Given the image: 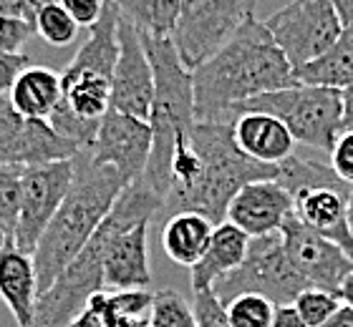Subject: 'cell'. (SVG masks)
Segmentation results:
<instances>
[{"mask_svg":"<svg viewBox=\"0 0 353 327\" xmlns=\"http://www.w3.org/2000/svg\"><path fill=\"white\" fill-rule=\"evenodd\" d=\"M192 78L197 121H235L240 103L298 83L295 68L258 18H252L222 51L194 68Z\"/></svg>","mask_w":353,"mask_h":327,"instance_id":"6da1fadb","label":"cell"},{"mask_svg":"<svg viewBox=\"0 0 353 327\" xmlns=\"http://www.w3.org/2000/svg\"><path fill=\"white\" fill-rule=\"evenodd\" d=\"M74 164V187L33 252L41 295L59 279L61 272L79 257V252L88 242L94 240L103 219L109 217L119 196L129 187L117 169L96 164L88 156V151L79 154Z\"/></svg>","mask_w":353,"mask_h":327,"instance_id":"7a4b0ae2","label":"cell"},{"mask_svg":"<svg viewBox=\"0 0 353 327\" xmlns=\"http://www.w3.org/2000/svg\"><path fill=\"white\" fill-rule=\"evenodd\" d=\"M235 121H194L190 144L202 159V171L190 189L164 202L159 217L162 224L174 214L194 211L217 226L228 219L230 204L243 187L278 179V167L252 159L237 146Z\"/></svg>","mask_w":353,"mask_h":327,"instance_id":"3957f363","label":"cell"},{"mask_svg":"<svg viewBox=\"0 0 353 327\" xmlns=\"http://www.w3.org/2000/svg\"><path fill=\"white\" fill-rule=\"evenodd\" d=\"M141 36H144V45H147L152 68H154V106L149 116L154 144H152V156H149L141 182L164 202L170 194V169L176 146L190 138L192 126L197 121L194 78L179 59L172 36L154 38L147 33Z\"/></svg>","mask_w":353,"mask_h":327,"instance_id":"277c9868","label":"cell"},{"mask_svg":"<svg viewBox=\"0 0 353 327\" xmlns=\"http://www.w3.org/2000/svg\"><path fill=\"white\" fill-rule=\"evenodd\" d=\"M119 59V10L106 0V13L88 30L86 43L61 73L68 109L83 121H101L111 111V81Z\"/></svg>","mask_w":353,"mask_h":327,"instance_id":"5b68a950","label":"cell"},{"mask_svg":"<svg viewBox=\"0 0 353 327\" xmlns=\"http://www.w3.org/2000/svg\"><path fill=\"white\" fill-rule=\"evenodd\" d=\"M245 111H260L280 118L293 134L298 144L331 151L339 136L346 131L343 126V96L336 88L295 83L272 94H260L250 101L240 103L235 116Z\"/></svg>","mask_w":353,"mask_h":327,"instance_id":"8992f818","label":"cell"},{"mask_svg":"<svg viewBox=\"0 0 353 327\" xmlns=\"http://www.w3.org/2000/svg\"><path fill=\"white\" fill-rule=\"evenodd\" d=\"M222 305L232 302L240 295H260L272 305H293L301 292L308 290V282L293 267L285 252L283 232L250 240L248 257L235 272L222 277L212 287Z\"/></svg>","mask_w":353,"mask_h":327,"instance_id":"52a82bcc","label":"cell"},{"mask_svg":"<svg viewBox=\"0 0 353 327\" xmlns=\"http://www.w3.org/2000/svg\"><path fill=\"white\" fill-rule=\"evenodd\" d=\"M258 0H182L172 33L182 63L194 71L255 18Z\"/></svg>","mask_w":353,"mask_h":327,"instance_id":"ba28073f","label":"cell"},{"mask_svg":"<svg viewBox=\"0 0 353 327\" xmlns=\"http://www.w3.org/2000/svg\"><path fill=\"white\" fill-rule=\"evenodd\" d=\"M111 234H114V226L106 217L99 232L94 234V240L88 242L79 252V257L61 272L59 279L38 297L33 327H66L99 292H103L106 287L103 260H106Z\"/></svg>","mask_w":353,"mask_h":327,"instance_id":"9c48e42d","label":"cell"},{"mask_svg":"<svg viewBox=\"0 0 353 327\" xmlns=\"http://www.w3.org/2000/svg\"><path fill=\"white\" fill-rule=\"evenodd\" d=\"M263 23L295 71L331 51L346 28L333 0H293Z\"/></svg>","mask_w":353,"mask_h":327,"instance_id":"30bf717a","label":"cell"},{"mask_svg":"<svg viewBox=\"0 0 353 327\" xmlns=\"http://www.w3.org/2000/svg\"><path fill=\"white\" fill-rule=\"evenodd\" d=\"M83 149L61 136L48 118H28L13 109L10 98H0V164L46 167L56 161L76 159Z\"/></svg>","mask_w":353,"mask_h":327,"instance_id":"8fae6325","label":"cell"},{"mask_svg":"<svg viewBox=\"0 0 353 327\" xmlns=\"http://www.w3.org/2000/svg\"><path fill=\"white\" fill-rule=\"evenodd\" d=\"M76 164L74 159L30 167L23 171V207L13 242L15 247L33 255L41 237L53 222L61 204L66 202L68 191L74 187Z\"/></svg>","mask_w":353,"mask_h":327,"instance_id":"7c38bea8","label":"cell"},{"mask_svg":"<svg viewBox=\"0 0 353 327\" xmlns=\"http://www.w3.org/2000/svg\"><path fill=\"white\" fill-rule=\"evenodd\" d=\"M152 144H154V134L149 121L111 109L101 118L91 146L83 151H88L96 164L117 169L126 179V184H137L144 179L149 156H152Z\"/></svg>","mask_w":353,"mask_h":327,"instance_id":"4fadbf2b","label":"cell"},{"mask_svg":"<svg viewBox=\"0 0 353 327\" xmlns=\"http://www.w3.org/2000/svg\"><path fill=\"white\" fill-rule=\"evenodd\" d=\"M154 106V68L139 28L119 15V59L111 81V109L149 121Z\"/></svg>","mask_w":353,"mask_h":327,"instance_id":"5bb4252c","label":"cell"},{"mask_svg":"<svg viewBox=\"0 0 353 327\" xmlns=\"http://www.w3.org/2000/svg\"><path fill=\"white\" fill-rule=\"evenodd\" d=\"M283 242L293 267L301 272L308 287L341 295L346 277L353 272V260L346 255V249L308 229L295 214L283 226Z\"/></svg>","mask_w":353,"mask_h":327,"instance_id":"9a60e30c","label":"cell"},{"mask_svg":"<svg viewBox=\"0 0 353 327\" xmlns=\"http://www.w3.org/2000/svg\"><path fill=\"white\" fill-rule=\"evenodd\" d=\"M293 214L295 207L290 191L275 179H263L237 191L228 209V222L240 226L250 240H258L283 232Z\"/></svg>","mask_w":353,"mask_h":327,"instance_id":"2e32d148","label":"cell"},{"mask_svg":"<svg viewBox=\"0 0 353 327\" xmlns=\"http://www.w3.org/2000/svg\"><path fill=\"white\" fill-rule=\"evenodd\" d=\"M353 187H316L293 194L295 217L325 240L336 242L353 260V234L348 226V196Z\"/></svg>","mask_w":353,"mask_h":327,"instance_id":"e0dca14e","label":"cell"},{"mask_svg":"<svg viewBox=\"0 0 353 327\" xmlns=\"http://www.w3.org/2000/svg\"><path fill=\"white\" fill-rule=\"evenodd\" d=\"M38 297L41 287L33 255L15 247L13 240H6L0 247V299L6 302L18 327L36 325Z\"/></svg>","mask_w":353,"mask_h":327,"instance_id":"ac0fdd59","label":"cell"},{"mask_svg":"<svg viewBox=\"0 0 353 327\" xmlns=\"http://www.w3.org/2000/svg\"><path fill=\"white\" fill-rule=\"evenodd\" d=\"M235 141L248 156L278 167L295 154L293 134L280 118L260 111H245L235 121Z\"/></svg>","mask_w":353,"mask_h":327,"instance_id":"d6986e66","label":"cell"},{"mask_svg":"<svg viewBox=\"0 0 353 327\" xmlns=\"http://www.w3.org/2000/svg\"><path fill=\"white\" fill-rule=\"evenodd\" d=\"M248 249H250V237L240 226H235L228 219L214 226L205 257L190 269L192 292L210 290V287L220 282L222 277L235 272L245 262V257H248Z\"/></svg>","mask_w":353,"mask_h":327,"instance_id":"ffe728a7","label":"cell"},{"mask_svg":"<svg viewBox=\"0 0 353 327\" xmlns=\"http://www.w3.org/2000/svg\"><path fill=\"white\" fill-rule=\"evenodd\" d=\"M13 109L28 118H51L63 98L61 76L48 65H28L8 94Z\"/></svg>","mask_w":353,"mask_h":327,"instance_id":"44dd1931","label":"cell"},{"mask_svg":"<svg viewBox=\"0 0 353 327\" xmlns=\"http://www.w3.org/2000/svg\"><path fill=\"white\" fill-rule=\"evenodd\" d=\"M212 232L214 224L207 217L194 211H182L162 224V247L172 262L192 269L205 257Z\"/></svg>","mask_w":353,"mask_h":327,"instance_id":"7402d4cb","label":"cell"},{"mask_svg":"<svg viewBox=\"0 0 353 327\" xmlns=\"http://www.w3.org/2000/svg\"><path fill=\"white\" fill-rule=\"evenodd\" d=\"M298 83L308 86H325L336 91H346L353 86V23L343 28L341 38L313 63L295 71Z\"/></svg>","mask_w":353,"mask_h":327,"instance_id":"603a6c76","label":"cell"},{"mask_svg":"<svg viewBox=\"0 0 353 327\" xmlns=\"http://www.w3.org/2000/svg\"><path fill=\"white\" fill-rule=\"evenodd\" d=\"M119 15L134 28L154 38H167L174 33L182 0H109Z\"/></svg>","mask_w":353,"mask_h":327,"instance_id":"cb8c5ba5","label":"cell"},{"mask_svg":"<svg viewBox=\"0 0 353 327\" xmlns=\"http://www.w3.org/2000/svg\"><path fill=\"white\" fill-rule=\"evenodd\" d=\"M290 196L303 189H316V187H346V182L333 171L331 164H323L318 159H305L301 154H293L290 159L278 164V179ZM351 187V184H348Z\"/></svg>","mask_w":353,"mask_h":327,"instance_id":"d4e9b609","label":"cell"},{"mask_svg":"<svg viewBox=\"0 0 353 327\" xmlns=\"http://www.w3.org/2000/svg\"><path fill=\"white\" fill-rule=\"evenodd\" d=\"M23 167L0 164V234L13 240L23 207Z\"/></svg>","mask_w":353,"mask_h":327,"instance_id":"484cf974","label":"cell"},{"mask_svg":"<svg viewBox=\"0 0 353 327\" xmlns=\"http://www.w3.org/2000/svg\"><path fill=\"white\" fill-rule=\"evenodd\" d=\"M149 327H197V317L192 305L176 290L154 292V305L149 315Z\"/></svg>","mask_w":353,"mask_h":327,"instance_id":"4316f807","label":"cell"},{"mask_svg":"<svg viewBox=\"0 0 353 327\" xmlns=\"http://www.w3.org/2000/svg\"><path fill=\"white\" fill-rule=\"evenodd\" d=\"M36 33L43 38L46 43L53 48H63V45L74 43L79 36V23L66 13V8L61 6H48L36 15Z\"/></svg>","mask_w":353,"mask_h":327,"instance_id":"83f0119b","label":"cell"},{"mask_svg":"<svg viewBox=\"0 0 353 327\" xmlns=\"http://www.w3.org/2000/svg\"><path fill=\"white\" fill-rule=\"evenodd\" d=\"M225 307L230 327H272L275 305L260 295H240Z\"/></svg>","mask_w":353,"mask_h":327,"instance_id":"f1b7e54d","label":"cell"},{"mask_svg":"<svg viewBox=\"0 0 353 327\" xmlns=\"http://www.w3.org/2000/svg\"><path fill=\"white\" fill-rule=\"evenodd\" d=\"M293 305H295V310L301 313L303 320H305V325L321 327L343 307V299H341V295H336V292L308 287L305 292L298 295V299H295Z\"/></svg>","mask_w":353,"mask_h":327,"instance_id":"f546056e","label":"cell"},{"mask_svg":"<svg viewBox=\"0 0 353 327\" xmlns=\"http://www.w3.org/2000/svg\"><path fill=\"white\" fill-rule=\"evenodd\" d=\"M154 295L147 290H119L106 297V315L117 317H149Z\"/></svg>","mask_w":353,"mask_h":327,"instance_id":"4dcf8cb0","label":"cell"},{"mask_svg":"<svg viewBox=\"0 0 353 327\" xmlns=\"http://www.w3.org/2000/svg\"><path fill=\"white\" fill-rule=\"evenodd\" d=\"M192 310L197 317V327H230L228 307L222 305L212 287L192 292Z\"/></svg>","mask_w":353,"mask_h":327,"instance_id":"1f68e13d","label":"cell"},{"mask_svg":"<svg viewBox=\"0 0 353 327\" xmlns=\"http://www.w3.org/2000/svg\"><path fill=\"white\" fill-rule=\"evenodd\" d=\"M36 25L23 18H0V53H23Z\"/></svg>","mask_w":353,"mask_h":327,"instance_id":"d6a6232c","label":"cell"},{"mask_svg":"<svg viewBox=\"0 0 353 327\" xmlns=\"http://www.w3.org/2000/svg\"><path fill=\"white\" fill-rule=\"evenodd\" d=\"M66 13L79 23V28H94L106 13V0H61Z\"/></svg>","mask_w":353,"mask_h":327,"instance_id":"836d02e7","label":"cell"},{"mask_svg":"<svg viewBox=\"0 0 353 327\" xmlns=\"http://www.w3.org/2000/svg\"><path fill=\"white\" fill-rule=\"evenodd\" d=\"M333 171L353 187V131H343L331 149Z\"/></svg>","mask_w":353,"mask_h":327,"instance_id":"e575fe53","label":"cell"},{"mask_svg":"<svg viewBox=\"0 0 353 327\" xmlns=\"http://www.w3.org/2000/svg\"><path fill=\"white\" fill-rule=\"evenodd\" d=\"M28 68V56L26 53H0V98L10 94L15 81Z\"/></svg>","mask_w":353,"mask_h":327,"instance_id":"d590c367","label":"cell"},{"mask_svg":"<svg viewBox=\"0 0 353 327\" xmlns=\"http://www.w3.org/2000/svg\"><path fill=\"white\" fill-rule=\"evenodd\" d=\"M106 292H99L66 327H106Z\"/></svg>","mask_w":353,"mask_h":327,"instance_id":"8d00e7d4","label":"cell"},{"mask_svg":"<svg viewBox=\"0 0 353 327\" xmlns=\"http://www.w3.org/2000/svg\"><path fill=\"white\" fill-rule=\"evenodd\" d=\"M0 18H23L30 23L36 21L28 0H0Z\"/></svg>","mask_w":353,"mask_h":327,"instance_id":"74e56055","label":"cell"},{"mask_svg":"<svg viewBox=\"0 0 353 327\" xmlns=\"http://www.w3.org/2000/svg\"><path fill=\"white\" fill-rule=\"evenodd\" d=\"M272 327H308L295 305H278L272 315Z\"/></svg>","mask_w":353,"mask_h":327,"instance_id":"f35d334b","label":"cell"},{"mask_svg":"<svg viewBox=\"0 0 353 327\" xmlns=\"http://www.w3.org/2000/svg\"><path fill=\"white\" fill-rule=\"evenodd\" d=\"M321 327H353V307L343 305V307L339 310V313L333 315L331 320L323 322Z\"/></svg>","mask_w":353,"mask_h":327,"instance_id":"ab89813d","label":"cell"},{"mask_svg":"<svg viewBox=\"0 0 353 327\" xmlns=\"http://www.w3.org/2000/svg\"><path fill=\"white\" fill-rule=\"evenodd\" d=\"M341 96H343V126L346 131H353V86L341 91Z\"/></svg>","mask_w":353,"mask_h":327,"instance_id":"60d3db41","label":"cell"},{"mask_svg":"<svg viewBox=\"0 0 353 327\" xmlns=\"http://www.w3.org/2000/svg\"><path fill=\"white\" fill-rule=\"evenodd\" d=\"M333 3H336V8H339L343 25H351L353 23V0H333Z\"/></svg>","mask_w":353,"mask_h":327,"instance_id":"b9f144b4","label":"cell"},{"mask_svg":"<svg viewBox=\"0 0 353 327\" xmlns=\"http://www.w3.org/2000/svg\"><path fill=\"white\" fill-rule=\"evenodd\" d=\"M341 299H343V305L353 307V272L346 277V282L341 287Z\"/></svg>","mask_w":353,"mask_h":327,"instance_id":"7bdbcfd3","label":"cell"},{"mask_svg":"<svg viewBox=\"0 0 353 327\" xmlns=\"http://www.w3.org/2000/svg\"><path fill=\"white\" fill-rule=\"evenodd\" d=\"M61 0H28V6H30V10H33V15H38L43 8H48V6H59ZM36 23V21H33Z\"/></svg>","mask_w":353,"mask_h":327,"instance_id":"ee69618b","label":"cell"},{"mask_svg":"<svg viewBox=\"0 0 353 327\" xmlns=\"http://www.w3.org/2000/svg\"><path fill=\"white\" fill-rule=\"evenodd\" d=\"M348 226H351V234H353V189L351 196H348Z\"/></svg>","mask_w":353,"mask_h":327,"instance_id":"f6af8a7d","label":"cell"},{"mask_svg":"<svg viewBox=\"0 0 353 327\" xmlns=\"http://www.w3.org/2000/svg\"><path fill=\"white\" fill-rule=\"evenodd\" d=\"M3 242H6V240H3V234H0V247H3Z\"/></svg>","mask_w":353,"mask_h":327,"instance_id":"bcb514c9","label":"cell"}]
</instances>
